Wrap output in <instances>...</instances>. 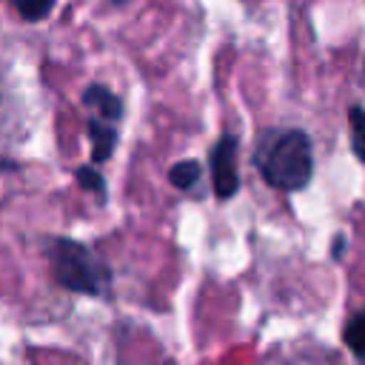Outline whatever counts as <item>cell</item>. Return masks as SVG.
<instances>
[{
	"label": "cell",
	"instance_id": "6da1fadb",
	"mask_svg": "<svg viewBox=\"0 0 365 365\" xmlns=\"http://www.w3.org/2000/svg\"><path fill=\"white\" fill-rule=\"evenodd\" d=\"M254 168L279 191H302L314 177V145L302 128L265 131L254 148Z\"/></svg>",
	"mask_w": 365,
	"mask_h": 365
},
{
	"label": "cell",
	"instance_id": "7a4b0ae2",
	"mask_svg": "<svg viewBox=\"0 0 365 365\" xmlns=\"http://www.w3.org/2000/svg\"><path fill=\"white\" fill-rule=\"evenodd\" d=\"M43 254L51 265L57 285H63L74 294H86V297H106L108 294L111 268L88 245L68 240V237H46Z\"/></svg>",
	"mask_w": 365,
	"mask_h": 365
},
{
	"label": "cell",
	"instance_id": "3957f363",
	"mask_svg": "<svg viewBox=\"0 0 365 365\" xmlns=\"http://www.w3.org/2000/svg\"><path fill=\"white\" fill-rule=\"evenodd\" d=\"M237 151H240V140L234 134H222L208 151V168H211V182H214L217 200H231L240 191Z\"/></svg>",
	"mask_w": 365,
	"mask_h": 365
},
{
	"label": "cell",
	"instance_id": "277c9868",
	"mask_svg": "<svg viewBox=\"0 0 365 365\" xmlns=\"http://www.w3.org/2000/svg\"><path fill=\"white\" fill-rule=\"evenodd\" d=\"M83 106H88V108H94L103 120H108V123H117L120 117H123V100L108 88V86H103V83H91L86 91H83Z\"/></svg>",
	"mask_w": 365,
	"mask_h": 365
},
{
	"label": "cell",
	"instance_id": "5b68a950",
	"mask_svg": "<svg viewBox=\"0 0 365 365\" xmlns=\"http://www.w3.org/2000/svg\"><path fill=\"white\" fill-rule=\"evenodd\" d=\"M88 137H91V163H106L114 148H117V131L108 120H97L91 117L88 125H86Z\"/></svg>",
	"mask_w": 365,
	"mask_h": 365
},
{
	"label": "cell",
	"instance_id": "8992f818",
	"mask_svg": "<svg viewBox=\"0 0 365 365\" xmlns=\"http://www.w3.org/2000/svg\"><path fill=\"white\" fill-rule=\"evenodd\" d=\"M202 177V165L197 160H180L168 168V182L180 191H191Z\"/></svg>",
	"mask_w": 365,
	"mask_h": 365
},
{
	"label": "cell",
	"instance_id": "52a82bcc",
	"mask_svg": "<svg viewBox=\"0 0 365 365\" xmlns=\"http://www.w3.org/2000/svg\"><path fill=\"white\" fill-rule=\"evenodd\" d=\"M342 342L351 348V354H354L356 359L365 356V351H362V342H365V314H362V311H356V314L348 319V325L342 328Z\"/></svg>",
	"mask_w": 365,
	"mask_h": 365
},
{
	"label": "cell",
	"instance_id": "ba28073f",
	"mask_svg": "<svg viewBox=\"0 0 365 365\" xmlns=\"http://www.w3.org/2000/svg\"><path fill=\"white\" fill-rule=\"evenodd\" d=\"M74 177H77V182H80L83 191H91V194H97L100 202H106V180H103V174H100L94 165H80V168H74Z\"/></svg>",
	"mask_w": 365,
	"mask_h": 365
},
{
	"label": "cell",
	"instance_id": "9c48e42d",
	"mask_svg": "<svg viewBox=\"0 0 365 365\" xmlns=\"http://www.w3.org/2000/svg\"><path fill=\"white\" fill-rule=\"evenodd\" d=\"M14 6H17L23 20L34 23V20H43L54 9V0H14Z\"/></svg>",
	"mask_w": 365,
	"mask_h": 365
},
{
	"label": "cell",
	"instance_id": "30bf717a",
	"mask_svg": "<svg viewBox=\"0 0 365 365\" xmlns=\"http://www.w3.org/2000/svg\"><path fill=\"white\" fill-rule=\"evenodd\" d=\"M348 123H351V148L354 154L362 160V106H351L348 111Z\"/></svg>",
	"mask_w": 365,
	"mask_h": 365
},
{
	"label": "cell",
	"instance_id": "8fae6325",
	"mask_svg": "<svg viewBox=\"0 0 365 365\" xmlns=\"http://www.w3.org/2000/svg\"><path fill=\"white\" fill-rule=\"evenodd\" d=\"M345 248H348V240H345V234H336L334 237V245H331V259H342L345 257Z\"/></svg>",
	"mask_w": 365,
	"mask_h": 365
},
{
	"label": "cell",
	"instance_id": "7c38bea8",
	"mask_svg": "<svg viewBox=\"0 0 365 365\" xmlns=\"http://www.w3.org/2000/svg\"><path fill=\"white\" fill-rule=\"evenodd\" d=\"M20 165L14 163V160H6V157H0V171H17Z\"/></svg>",
	"mask_w": 365,
	"mask_h": 365
},
{
	"label": "cell",
	"instance_id": "4fadbf2b",
	"mask_svg": "<svg viewBox=\"0 0 365 365\" xmlns=\"http://www.w3.org/2000/svg\"><path fill=\"white\" fill-rule=\"evenodd\" d=\"M111 3H114V6H125L128 0H111Z\"/></svg>",
	"mask_w": 365,
	"mask_h": 365
}]
</instances>
